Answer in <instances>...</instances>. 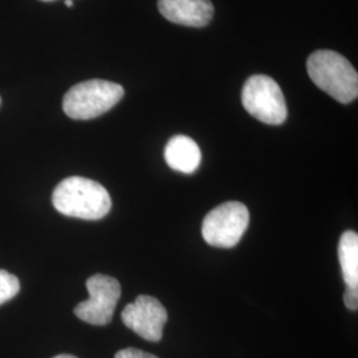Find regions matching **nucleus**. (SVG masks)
<instances>
[{
  "instance_id": "nucleus-1",
  "label": "nucleus",
  "mask_w": 358,
  "mask_h": 358,
  "mask_svg": "<svg viewBox=\"0 0 358 358\" xmlns=\"http://www.w3.org/2000/svg\"><path fill=\"white\" fill-rule=\"evenodd\" d=\"M52 202L60 214L85 220H99L112 208L110 195L103 185L83 177L62 180L53 192Z\"/></svg>"
},
{
  "instance_id": "nucleus-2",
  "label": "nucleus",
  "mask_w": 358,
  "mask_h": 358,
  "mask_svg": "<svg viewBox=\"0 0 358 358\" xmlns=\"http://www.w3.org/2000/svg\"><path fill=\"white\" fill-rule=\"evenodd\" d=\"M307 69L310 80L336 101L349 103L357 99V72L343 55L329 50L313 52Z\"/></svg>"
},
{
  "instance_id": "nucleus-3",
  "label": "nucleus",
  "mask_w": 358,
  "mask_h": 358,
  "mask_svg": "<svg viewBox=\"0 0 358 358\" xmlns=\"http://www.w3.org/2000/svg\"><path fill=\"white\" fill-rule=\"evenodd\" d=\"M124 88L106 80H88L76 84L66 92L63 100L65 115L73 120H92L100 117L124 97Z\"/></svg>"
},
{
  "instance_id": "nucleus-4",
  "label": "nucleus",
  "mask_w": 358,
  "mask_h": 358,
  "mask_svg": "<svg viewBox=\"0 0 358 358\" xmlns=\"http://www.w3.org/2000/svg\"><path fill=\"white\" fill-rule=\"evenodd\" d=\"M244 109L267 125H282L288 109L279 84L266 75L251 76L242 90Z\"/></svg>"
},
{
  "instance_id": "nucleus-5",
  "label": "nucleus",
  "mask_w": 358,
  "mask_h": 358,
  "mask_svg": "<svg viewBox=\"0 0 358 358\" xmlns=\"http://www.w3.org/2000/svg\"><path fill=\"white\" fill-rule=\"evenodd\" d=\"M250 213L241 202H226L211 210L202 224L206 243L220 248H231L241 242L248 229Z\"/></svg>"
},
{
  "instance_id": "nucleus-6",
  "label": "nucleus",
  "mask_w": 358,
  "mask_h": 358,
  "mask_svg": "<svg viewBox=\"0 0 358 358\" xmlns=\"http://www.w3.org/2000/svg\"><path fill=\"white\" fill-rule=\"evenodd\" d=\"M87 289L90 299L75 308V315L92 325L109 324L121 296L120 282L112 276L93 275L87 280Z\"/></svg>"
},
{
  "instance_id": "nucleus-7",
  "label": "nucleus",
  "mask_w": 358,
  "mask_h": 358,
  "mask_svg": "<svg viewBox=\"0 0 358 358\" xmlns=\"http://www.w3.org/2000/svg\"><path fill=\"white\" fill-rule=\"evenodd\" d=\"M121 319L129 329L141 336L143 340L157 343L164 336L167 312L158 299L142 294L134 303L124 308Z\"/></svg>"
},
{
  "instance_id": "nucleus-8",
  "label": "nucleus",
  "mask_w": 358,
  "mask_h": 358,
  "mask_svg": "<svg viewBox=\"0 0 358 358\" xmlns=\"http://www.w3.org/2000/svg\"><path fill=\"white\" fill-rule=\"evenodd\" d=\"M158 10L171 23L195 28L207 26L214 16L210 0H158Z\"/></svg>"
},
{
  "instance_id": "nucleus-9",
  "label": "nucleus",
  "mask_w": 358,
  "mask_h": 358,
  "mask_svg": "<svg viewBox=\"0 0 358 358\" xmlns=\"http://www.w3.org/2000/svg\"><path fill=\"white\" fill-rule=\"evenodd\" d=\"M165 161L173 170L192 174L202 161V153L198 143L187 136H176L167 142Z\"/></svg>"
},
{
  "instance_id": "nucleus-10",
  "label": "nucleus",
  "mask_w": 358,
  "mask_h": 358,
  "mask_svg": "<svg viewBox=\"0 0 358 358\" xmlns=\"http://www.w3.org/2000/svg\"><path fill=\"white\" fill-rule=\"evenodd\" d=\"M338 260L346 288H358V235L346 231L338 243Z\"/></svg>"
},
{
  "instance_id": "nucleus-11",
  "label": "nucleus",
  "mask_w": 358,
  "mask_h": 358,
  "mask_svg": "<svg viewBox=\"0 0 358 358\" xmlns=\"http://www.w3.org/2000/svg\"><path fill=\"white\" fill-rule=\"evenodd\" d=\"M20 291V282L19 279L4 271L0 269V306L10 301Z\"/></svg>"
},
{
  "instance_id": "nucleus-12",
  "label": "nucleus",
  "mask_w": 358,
  "mask_h": 358,
  "mask_svg": "<svg viewBox=\"0 0 358 358\" xmlns=\"http://www.w3.org/2000/svg\"><path fill=\"white\" fill-rule=\"evenodd\" d=\"M115 358H158L148 353V352H143L140 349H134V348H128V349H122L120 352L115 353Z\"/></svg>"
},
{
  "instance_id": "nucleus-13",
  "label": "nucleus",
  "mask_w": 358,
  "mask_h": 358,
  "mask_svg": "<svg viewBox=\"0 0 358 358\" xmlns=\"http://www.w3.org/2000/svg\"><path fill=\"white\" fill-rule=\"evenodd\" d=\"M344 303L350 310H357L358 288H346L344 294Z\"/></svg>"
},
{
  "instance_id": "nucleus-14",
  "label": "nucleus",
  "mask_w": 358,
  "mask_h": 358,
  "mask_svg": "<svg viewBox=\"0 0 358 358\" xmlns=\"http://www.w3.org/2000/svg\"><path fill=\"white\" fill-rule=\"evenodd\" d=\"M53 358H77L75 356H72V355H59V356H56V357Z\"/></svg>"
},
{
  "instance_id": "nucleus-15",
  "label": "nucleus",
  "mask_w": 358,
  "mask_h": 358,
  "mask_svg": "<svg viewBox=\"0 0 358 358\" xmlns=\"http://www.w3.org/2000/svg\"><path fill=\"white\" fill-rule=\"evenodd\" d=\"M65 6L66 7H72L73 6V0H65Z\"/></svg>"
},
{
  "instance_id": "nucleus-16",
  "label": "nucleus",
  "mask_w": 358,
  "mask_h": 358,
  "mask_svg": "<svg viewBox=\"0 0 358 358\" xmlns=\"http://www.w3.org/2000/svg\"><path fill=\"white\" fill-rule=\"evenodd\" d=\"M43 1H52V0H43Z\"/></svg>"
},
{
  "instance_id": "nucleus-17",
  "label": "nucleus",
  "mask_w": 358,
  "mask_h": 358,
  "mask_svg": "<svg viewBox=\"0 0 358 358\" xmlns=\"http://www.w3.org/2000/svg\"><path fill=\"white\" fill-rule=\"evenodd\" d=\"M0 103H1V99H0Z\"/></svg>"
}]
</instances>
